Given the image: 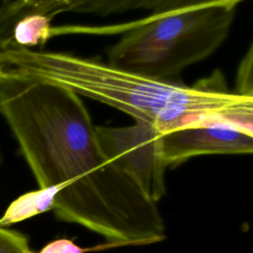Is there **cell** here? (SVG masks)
Wrapping results in <instances>:
<instances>
[{
	"mask_svg": "<svg viewBox=\"0 0 253 253\" xmlns=\"http://www.w3.org/2000/svg\"><path fill=\"white\" fill-rule=\"evenodd\" d=\"M58 191L59 186H50L18 197L0 217V227L10 226L32 216L53 211L54 198Z\"/></svg>",
	"mask_w": 253,
	"mask_h": 253,
	"instance_id": "obj_7",
	"label": "cell"
},
{
	"mask_svg": "<svg viewBox=\"0 0 253 253\" xmlns=\"http://www.w3.org/2000/svg\"><path fill=\"white\" fill-rule=\"evenodd\" d=\"M1 72H2V67H1V65H0V75H1Z\"/></svg>",
	"mask_w": 253,
	"mask_h": 253,
	"instance_id": "obj_12",
	"label": "cell"
},
{
	"mask_svg": "<svg viewBox=\"0 0 253 253\" xmlns=\"http://www.w3.org/2000/svg\"><path fill=\"white\" fill-rule=\"evenodd\" d=\"M80 97L45 85L27 94L10 115L8 124L39 188L59 186L55 216L111 244L164 240L158 204L104 155Z\"/></svg>",
	"mask_w": 253,
	"mask_h": 253,
	"instance_id": "obj_1",
	"label": "cell"
},
{
	"mask_svg": "<svg viewBox=\"0 0 253 253\" xmlns=\"http://www.w3.org/2000/svg\"><path fill=\"white\" fill-rule=\"evenodd\" d=\"M51 20L45 16L33 14L20 19L13 26L10 38L1 49L8 47L32 48L38 44H43L49 40Z\"/></svg>",
	"mask_w": 253,
	"mask_h": 253,
	"instance_id": "obj_8",
	"label": "cell"
},
{
	"mask_svg": "<svg viewBox=\"0 0 253 253\" xmlns=\"http://www.w3.org/2000/svg\"><path fill=\"white\" fill-rule=\"evenodd\" d=\"M160 141L166 167L177 166L201 155L253 152V132L224 122L186 125L163 132Z\"/></svg>",
	"mask_w": 253,
	"mask_h": 253,
	"instance_id": "obj_5",
	"label": "cell"
},
{
	"mask_svg": "<svg viewBox=\"0 0 253 253\" xmlns=\"http://www.w3.org/2000/svg\"><path fill=\"white\" fill-rule=\"evenodd\" d=\"M252 45L249 46V49L245 56L242 58L241 62L238 65L236 73V93L253 97V78H252Z\"/></svg>",
	"mask_w": 253,
	"mask_h": 253,
	"instance_id": "obj_10",
	"label": "cell"
},
{
	"mask_svg": "<svg viewBox=\"0 0 253 253\" xmlns=\"http://www.w3.org/2000/svg\"><path fill=\"white\" fill-rule=\"evenodd\" d=\"M0 162H1V155H0Z\"/></svg>",
	"mask_w": 253,
	"mask_h": 253,
	"instance_id": "obj_13",
	"label": "cell"
},
{
	"mask_svg": "<svg viewBox=\"0 0 253 253\" xmlns=\"http://www.w3.org/2000/svg\"><path fill=\"white\" fill-rule=\"evenodd\" d=\"M243 1L162 0L142 19L101 30L58 27L57 33H120L108 49V63L149 78L177 80L224 42Z\"/></svg>",
	"mask_w": 253,
	"mask_h": 253,
	"instance_id": "obj_3",
	"label": "cell"
},
{
	"mask_svg": "<svg viewBox=\"0 0 253 253\" xmlns=\"http://www.w3.org/2000/svg\"><path fill=\"white\" fill-rule=\"evenodd\" d=\"M0 65L64 86L162 132L201 122H224L252 131L253 97L229 90L219 70L189 86L178 79L142 76L98 58L24 47L0 50Z\"/></svg>",
	"mask_w": 253,
	"mask_h": 253,
	"instance_id": "obj_2",
	"label": "cell"
},
{
	"mask_svg": "<svg viewBox=\"0 0 253 253\" xmlns=\"http://www.w3.org/2000/svg\"><path fill=\"white\" fill-rule=\"evenodd\" d=\"M95 130L104 155L158 204L166 193L167 167L160 141L163 132L143 122L126 126H96Z\"/></svg>",
	"mask_w": 253,
	"mask_h": 253,
	"instance_id": "obj_4",
	"label": "cell"
},
{
	"mask_svg": "<svg viewBox=\"0 0 253 253\" xmlns=\"http://www.w3.org/2000/svg\"><path fill=\"white\" fill-rule=\"evenodd\" d=\"M0 253H36L23 233L0 227Z\"/></svg>",
	"mask_w": 253,
	"mask_h": 253,
	"instance_id": "obj_9",
	"label": "cell"
},
{
	"mask_svg": "<svg viewBox=\"0 0 253 253\" xmlns=\"http://www.w3.org/2000/svg\"><path fill=\"white\" fill-rule=\"evenodd\" d=\"M162 0H14L0 8V49L7 43L10 33L27 15H42L52 20L61 13L92 14L106 17L132 10H151Z\"/></svg>",
	"mask_w": 253,
	"mask_h": 253,
	"instance_id": "obj_6",
	"label": "cell"
},
{
	"mask_svg": "<svg viewBox=\"0 0 253 253\" xmlns=\"http://www.w3.org/2000/svg\"><path fill=\"white\" fill-rule=\"evenodd\" d=\"M85 249L75 244L72 240L60 238L47 243L39 253H84Z\"/></svg>",
	"mask_w": 253,
	"mask_h": 253,
	"instance_id": "obj_11",
	"label": "cell"
}]
</instances>
